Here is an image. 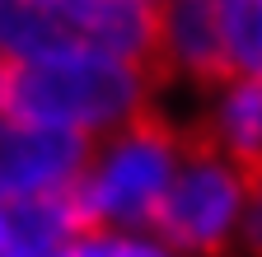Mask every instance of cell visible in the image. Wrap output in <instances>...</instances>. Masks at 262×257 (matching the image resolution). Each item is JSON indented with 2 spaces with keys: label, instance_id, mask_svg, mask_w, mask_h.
<instances>
[{
  "label": "cell",
  "instance_id": "cell-1",
  "mask_svg": "<svg viewBox=\"0 0 262 257\" xmlns=\"http://www.w3.org/2000/svg\"><path fill=\"white\" fill-rule=\"evenodd\" d=\"M159 84L164 75L155 66L122 56L38 61V66H10L5 89H0V112L94 145L113 136L117 126L136 122L141 112L159 108Z\"/></svg>",
  "mask_w": 262,
  "mask_h": 257
},
{
  "label": "cell",
  "instance_id": "cell-2",
  "mask_svg": "<svg viewBox=\"0 0 262 257\" xmlns=\"http://www.w3.org/2000/svg\"><path fill=\"white\" fill-rule=\"evenodd\" d=\"M187 136H192L187 126L150 108L136 122L117 126L113 136L94 141L80 169V182L71 192L80 224L84 229H113V234L150 229L164 192L183 164Z\"/></svg>",
  "mask_w": 262,
  "mask_h": 257
},
{
  "label": "cell",
  "instance_id": "cell-3",
  "mask_svg": "<svg viewBox=\"0 0 262 257\" xmlns=\"http://www.w3.org/2000/svg\"><path fill=\"white\" fill-rule=\"evenodd\" d=\"M155 47L159 14L126 0H0V56L10 66L66 56H122L155 66Z\"/></svg>",
  "mask_w": 262,
  "mask_h": 257
},
{
  "label": "cell",
  "instance_id": "cell-4",
  "mask_svg": "<svg viewBox=\"0 0 262 257\" xmlns=\"http://www.w3.org/2000/svg\"><path fill=\"white\" fill-rule=\"evenodd\" d=\"M244 201H248L244 169H234L215 145H206L192 131L150 234L169 243L178 257H229L239 248Z\"/></svg>",
  "mask_w": 262,
  "mask_h": 257
},
{
  "label": "cell",
  "instance_id": "cell-5",
  "mask_svg": "<svg viewBox=\"0 0 262 257\" xmlns=\"http://www.w3.org/2000/svg\"><path fill=\"white\" fill-rule=\"evenodd\" d=\"M89 159V141L52 131V126L14 122L0 112V201H61L71 197L80 169Z\"/></svg>",
  "mask_w": 262,
  "mask_h": 257
},
{
  "label": "cell",
  "instance_id": "cell-6",
  "mask_svg": "<svg viewBox=\"0 0 262 257\" xmlns=\"http://www.w3.org/2000/svg\"><path fill=\"white\" fill-rule=\"evenodd\" d=\"M155 66L164 80H187L202 89L234 80L229 52H225V28H220V0H169L159 10Z\"/></svg>",
  "mask_w": 262,
  "mask_h": 257
},
{
  "label": "cell",
  "instance_id": "cell-7",
  "mask_svg": "<svg viewBox=\"0 0 262 257\" xmlns=\"http://www.w3.org/2000/svg\"><path fill=\"white\" fill-rule=\"evenodd\" d=\"M192 131L206 145H215L234 169L257 173L262 169V80L234 75L206 89V112Z\"/></svg>",
  "mask_w": 262,
  "mask_h": 257
},
{
  "label": "cell",
  "instance_id": "cell-8",
  "mask_svg": "<svg viewBox=\"0 0 262 257\" xmlns=\"http://www.w3.org/2000/svg\"><path fill=\"white\" fill-rule=\"evenodd\" d=\"M84 229L75 201H0V257H47Z\"/></svg>",
  "mask_w": 262,
  "mask_h": 257
},
{
  "label": "cell",
  "instance_id": "cell-9",
  "mask_svg": "<svg viewBox=\"0 0 262 257\" xmlns=\"http://www.w3.org/2000/svg\"><path fill=\"white\" fill-rule=\"evenodd\" d=\"M229 71L262 80V0H220Z\"/></svg>",
  "mask_w": 262,
  "mask_h": 257
},
{
  "label": "cell",
  "instance_id": "cell-10",
  "mask_svg": "<svg viewBox=\"0 0 262 257\" xmlns=\"http://www.w3.org/2000/svg\"><path fill=\"white\" fill-rule=\"evenodd\" d=\"M47 257H178L169 243H159L150 229L141 234H113V229H80L71 243H61Z\"/></svg>",
  "mask_w": 262,
  "mask_h": 257
},
{
  "label": "cell",
  "instance_id": "cell-11",
  "mask_svg": "<svg viewBox=\"0 0 262 257\" xmlns=\"http://www.w3.org/2000/svg\"><path fill=\"white\" fill-rule=\"evenodd\" d=\"M126 5H136V10H150V14H159L169 0H126Z\"/></svg>",
  "mask_w": 262,
  "mask_h": 257
},
{
  "label": "cell",
  "instance_id": "cell-12",
  "mask_svg": "<svg viewBox=\"0 0 262 257\" xmlns=\"http://www.w3.org/2000/svg\"><path fill=\"white\" fill-rule=\"evenodd\" d=\"M5 75H10V61L0 56V89H5Z\"/></svg>",
  "mask_w": 262,
  "mask_h": 257
}]
</instances>
